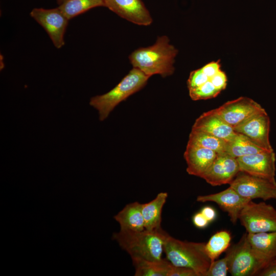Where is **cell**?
<instances>
[{"label":"cell","mask_w":276,"mask_h":276,"mask_svg":"<svg viewBox=\"0 0 276 276\" xmlns=\"http://www.w3.org/2000/svg\"><path fill=\"white\" fill-rule=\"evenodd\" d=\"M247 238L256 255L267 263L276 258V231L247 233Z\"/></svg>","instance_id":"cell-17"},{"label":"cell","mask_w":276,"mask_h":276,"mask_svg":"<svg viewBox=\"0 0 276 276\" xmlns=\"http://www.w3.org/2000/svg\"><path fill=\"white\" fill-rule=\"evenodd\" d=\"M266 264L252 248L246 233L237 243L234 244L228 272L233 276H257Z\"/></svg>","instance_id":"cell-6"},{"label":"cell","mask_w":276,"mask_h":276,"mask_svg":"<svg viewBox=\"0 0 276 276\" xmlns=\"http://www.w3.org/2000/svg\"><path fill=\"white\" fill-rule=\"evenodd\" d=\"M194 225L199 228H204L209 224V222L200 212L196 213L192 218Z\"/></svg>","instance_id":"cell-29"},{"label":"cell","mask_w":276,"mask_h":276,"mask_svg":"<svg viewBox=\"0 0 276 276\" xmlns=\"http://www.w3.org/2000/svg\"><path fill=\"white\" fill-rule=\"evenodd\" d=\"M240 171L251 175L275 181V154L263 151L237 158Z\"/></svg>","instance_id":"cell-11"},{"label":"cell","mask_w":276,"mask_h":276,"mask_svg":"<svg viewBox=\"0 0 276 276\" xmlns=\"http://www.w3.org/2000/svg\"><path fill=\"white\" fill-rule=\"evenodd\" d=\"M237 158L217 154L215 160L201 177L213 186L229 184L240 172Z\"/></svg>","instance_id":"cell-13"},{"label":"cell","mask_w":276,"mask_h":276,"mask_svg":"<svg viewBox=\"0 0 276 276\" xmlns=\"http://www.w3.org/2000/svg\"><path fill=\"white\" fill-rule=\"evenodd\" d=\"M270 119L264 109L234 128L247 137L254 144L267 151H273L269 141Z\"/></svg>","instance_id":"cell-10"},{"label":"cell","mask_w":276,"mask_h":276,"mask_svg":"<svg viewBox=\"0 0 276 276\" xmlns=\"http://www.w3.org/2000/svg\"><path fill=\"white\" fill-rule=\"evenodd\" d=\"M257 276H276V258L267 263Z\"/></svg>","instance_id":"cell-28"},{"label":"cell","mask_w":276,"mask_h":276,"mask_svg":"<svg viewBox=\"0 0 276 276\" xmlns=\"http://www.w3.org/2000/svg\"><path fill=\"white\" fill-rule=\"evenodd\" d=\"M105 7L104 0H66L58 8L69 20L95 7Z\"/></svg>","instance_id":"cell-23"},{"label":"cell","mask_w":276,"mask_h":276,"mask_svg":"<svg viewBox=\"0 0 276 276\" xmlns=\"http://www.w3.org/2000/svg\"><path fill=\"white\" fill-rule=\"evenodd\" d=\"M135 276H168L172 264L167 259L157 261L131 258Z\"/></svg>","instance_id":"cell-20"},{"label":"cell","mask_w":276,"mask_h":276,"mask_svg":"<svg viewBox=\"0 0 276 276\" xmlns=\"http://www.w3.org/2000/svg\"><path fill=\"white\" fill-rule=\"evenodd\" d=\"M142 204L135 201L125 205L114 219L120 226L121 230L141 231L145 229L142 212Z\"/></svg>","instance_id":"cell-18"},{"label":"cell","mask_w":276,"mask_h":276,"mask_svg":"<svg viewBox=\"0 0 276 276\" xmlns=\"http://www.w3.org/2000/svg\"><path fill=\"white\" fill-rule=\"evenodd\" d=\"M200 212L209 222L214 221L216 217V212L214 208L209 206L203 207L200 211Z\"/></svg>","instance_id":"cell-30"},{"label":"cell","mask_w":276,"mask_h":276,"mask_svg":"<svg viewBox=\"0 0 276 276\" xmlns=\"http://www.w3.org/2000/svg\"><path fill=\"white\" fill-rule=\"evenodd\" d=\"M167 234L162 228L141 231L120 229L113 234L112 238L131 258L157 261L162 259Z\"/></svg>","instance_id":"cell-2"},{"label":"cell","mask_w":276,"mask_h":276,"mask_svg":"<svg viewBox=\"0 0 276 276\" xmlns=\"http://www.w3.org/2000/svg\"><path fill=\"white\" fill-rule=\"evenodd\" d=\"M192 130L204 132L226 142L237 134L234 128L225 122L215 109L203 113L195 121Z\"/></svg>","instance_id":"cell-15"},{"label":"cell","mask_w":276,"mask_h":276,"mask_svg":"<svg viewBox=\"0 0 276 276\" xmlns=\"http://www.w3.org/2000/svg\"><path fill=\"white\" fill-rule=\"evenodd\" d=\"M264 109L259 103L246 97L228 101L215 109L223 120L233 128Z\"/></svg>","instance_id":"cell-9"},{"label":"cell","mask_w":276,"mask_h":276,"mask_svg":"<svg viewBox=\"0 0 276 276\" xmlns=\"http://www.w3.org/2000/svg\"><path fill=\"white\" fill-rule=\"evenodd\" d=\"M205 245L204 242L181 241L167 233L164 251L173 265L192 269L197 276H205L211 264Z\"/></svg>","instance_id":"cell-3"},{"label":"cell","mask_w":276,"mask_h":276,"mask_svg":"<svg viewBox=\"0 0 276 276\" xmlns=\"http://www.w3.org/2000/svg\"><path fill=\"white\" fill-rule=\"evenodd\" d=\"M149 78L139 70L133 67L110 91L91 97L89 105L98 111L99 120L104 121L119 103L143 88Z\"/></svg>","instance_id":"cell-4"},{"label":"cell","mask_w":276,"mask_h":276,"mask_svg":"<svg viewBox=\"0 0 276 276\" xmlns=\"http://www.w3.org/2000/svg\"><path fill=\"white\" fill-rule=\"evenodd\" d=\"M229 186L241 196L264 201L276 199V181L240 171Z\"/></svg>","instance_id":"cell-7"},{"label":"cell","mask_w":276,"mask_h":276,"mask_svg":"<svg viewBox=\"0 0 276 276\" xmlns=\"http://www.w3.org/2000/svg\"><path fill=\"white\" fill-rule=\"evenodd\" d=\"M263 151L265 150L256 145L247 137L237 132L233 140L227 142L223 154L237 158Z\"/></svg>","instance_id":"cell-21"},{"label":"cell","mask_w":276,"mask_h":276,"mask_svg":"<svg viewBox=\"0 0 276 276\" xmlns=\"http://www.w3.org/2000/svg\"><path fill=\"white\" fill-rule=\"evenodd\" d=\"M198 202H214L224 211L227 213L231 222L235 224L239 219L240 212L250 200L241 196L230 186L217 193L200 195L197 197Z\"/></svg>","instance_id":"cell-14"},{"label":"cell","mask_w":276,"mask_h":276,"mask_svg":"<svg viewBox=\"0 0 276 276\" xmlns=\"http://www.w3.org/2000/svg\"><path fill=\"white\" fill-rule=\"evenodd\" d=\"M231 239L230 233L225 230L219 231L211 236L205 245V251L211 262L226 251L230 246Z\"/></svg>","instance_id":"cell-24"},{"label":"cell","mask_w":276,"mask_h":276,"mask_svg":"<svg viewBox=\"0 0 276 276\" xmlns=\"http://www.w3.org/2000/svg\"><path fill=\"white\" fill-rule=\"evenodd\" d=\"M105 7L122 18L134 24L147 26L152 17L141 0H104Z\"/></svg>","instance_id":"cell-12"},{"label":"cell","mask_w":276,"mask_h":276,"mask_svg":"<svg viewBox=\"0 0 276 276\" xmlns=\"http://www.w3.org/2000/svg\"><path fill=\"white\" fill-rule=\"evenodd\" d=\"M66 0H57V3L60 5Z\"/></svg>","instance_id":"cell-31"},{"label":"cell","mask_w":276,"mask_h":276,"mask_svg":"<svg viewBox=\"0 0 276 276\" xmlns=\"http://www.w3.org/2000/svg\"><path fill=\"white\" fill-rule=\"evenodd\" d=\"M212 77L201 86L189 90V96L192 100L197 101L211 99L217 97L220 93L221 91L213 83Z\"/></svg>","instance_id":"cell-26"},{"label":"cell","mask_w":276,"mask_h":276,"mask_svg":"<svg viewBox=\"0 0 276 276\" xmlns=\"http://www.w3.org/2000/svg\"><path fill=\"white\" fill-rule=\"evenodd\" d=\"M234 252V244L226 251L224 257L211 262L205 276H226L228 272L229 262Z\"/></svg>","instance_id":"cell-25"},{"label":"cell","mask_w":276,"mask_h":276,"mask_svg":"<svg viewBox=\"0 0 276 276\" xmlns=\"http://www.w3.org/2000/svg\"><path fill=\"white\" fill-rule=\"evenodd\" d=\"M226 143V141L211 134L191 130L187 144L209 149L217 154H223Z\"/></svg>","instance_id":"cell-22"},{"label":"cell","mask_w":276,"mask_h":276,"mask_svg":"<svg viewBox=\"0 0 276 276\" xmlns=\"http://www.w3.org/2000/svg\"><path fill=\"white\" fill-rule=\"evenodd\" d=\"M238 220L247 233L276 231V210L264 202L250 200L240 212Z\"/></svg>","instance_id":"cell-5"},{"label":"cell","mask_w":276,"mask_h":276,"mask_svg":"<svg viewBox=\"0 0 276 276\" xmlns=\"http://www.w3.org/2000/svg\"><path fill=\"white\" fill-rule=\"evenodd\" d=\"M167 197L166 192H160L151 201L142 204V212L145 229L155 230L162 228V210Z\"/></svg>","instance_id":"cell-19"},{"label":"cell","mask_w":276,"mask_h":276,"mask_svg":"<svg viewBox=\"0 0 276 276\" xmlns=\"http://www.w3.org/2000/svg\"><path fill=\"white\" fill-rule=\"evenodd\" d=\"M169 42V38L164 35L158 37L153 45L133 51L129 56L133 67L150 77L157 74L163 77L172 75L178 50Z\"/></svg>","instance_id":"cell-1"},{"label":"cell","mask_w":276,"mask_h":276,"mask_svg":"<svg viewBox=\"0 0 276 276\" xmlns=\"http://www.w3.org/2000/svg\"><path fill=\"white\" fill-rule=\"evenodd\" d=\"M217 155L212 150L187 144L183 154L187 165V173L201 178L212 165Z\"/></svg>","instance_id":"cell-16"},{"label":"cell","mask_w":276,"mask_h":276,"mask_svg":"<svg viewBox=\"0 0 276 276\" xmlns=\"http://www.w3.org/2000/svg\"><path fill=\"white\" fill-rule=\"evenodd\" d=\"M30 16L45 30L56 48L60 49L64 45V36L68 19L58 7L35 8L31 11Z\"/></svg>","instance_id":"cell-8"},{"label":"cell","mask_w":276,"mask_h":276,"mask_svg":"<svg viewBox=\"0 0 276 276\" xmlns=\"http://www.w3.org/2000/svg\"><path fill=\"white\" fill-rule=\"evenodd\" d=\"M168 276H197V275L192 269L176 266L172 264Z\"/></svg>","instance_id":"cell-27"}]
</instances>
